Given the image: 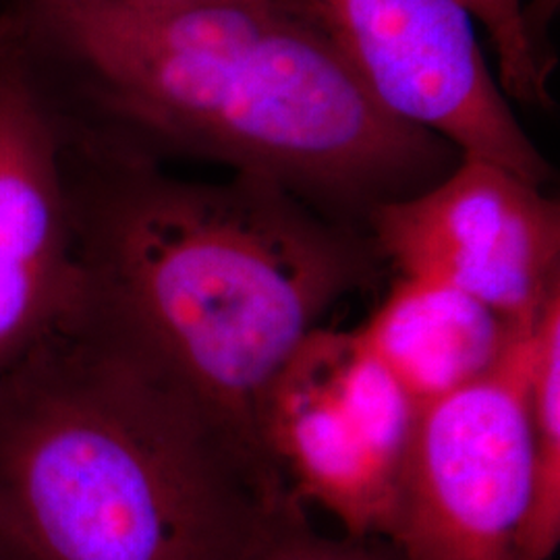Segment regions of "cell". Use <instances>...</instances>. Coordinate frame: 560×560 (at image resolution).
<instances>
[{
	"mask_svg": "<svg viewBox=\"0 0 560 560\" xmlns=\"http://www.w3.org/2000/svg\"><path fill=\"white\" fill-rule=\"evenodd\" d=\"M529 420L534 486L521 560H548L560 541V293L548 301L536 328Z\"/></svg>",
	"mask_w": 560,
	"mask_h": 560,
	"instance_id": "10",
	"label": "cell"
},
{
	"mask_svg": "<svg viewBox=\"0 0 560 560\" xmlns=\"http://www.w3.org/2000/svg\"><path fill=\"white\" fill-rule=\"evenodd\" d=\"M557 4L559 0H525L523 2V25H525L527 40L548 73H552L557 62L552 55V42H550V27L557 13Z\"/></svg>",
	"mask_w": 560,
	"mask_h": 560,
	"instance_id": "13",
	"label": "cell"
},
{
	"mask_svg": "<svg viewBox=\"0 0 560 560\" xmlns=\"http://www.w3.org/2000/svg\"><path fill=\"white\" fill-rule=\"evenodd\" d=\"M365 88L400 120L544 185L550 164L529 140L474 21L455 0H301Z\"/></svg>",
	"mask_w": 560,
	"mask_h": 560,
	"instance_id": "6",
	"label": "cell"
},
{
	"mask_svg": "<svg viewBox=\"0 0 560 560\" xmlns=\"http://www.w3.org/2000/svg\"><path fill=\"white\" fill-rule=\"evenodd\" d=\"M243 560H402L382 538H326L305 517L303 504L291 499L266 523Z\"/></svg>",
	"mask_w": 560,
	"mask_h": 560,
	"instance_id": "12",
	"label": "cell"
},
{
	"mask_svg": "<svg viewBox=\"0 0 560 560\" xmlns=\"http://www.w3.org/2000/svg\"><path fill=\"white\" fill-rule=\"evenodd\" d=\"M2 40H4V32H2V27H0V50H2Z\"/></svg>",
	"mask_w": 560,
	"mask_h": 560,
	"instance_id": "16",
	"label": "cell"
},
{
	"mask_svg": "<svg viewBox=\"0 0 560 560\" xmlns=\"http://www.w3.org/2000/svg\"><path fill=\"white\" fill-rule=\"evenodd\" d=\"M0 560H30L20 548L0 532Z\"/></svg>",
	"mask_w": 560,
	"mask_h": 560,
	"instance_id": "15",
	"label": "cell"
},
{
	"mask_svg": "<svg viewBox=\"0 0 560 560\" xmlns=\"http://www.w3.org/2000/svg\"><path fill=\"white\" fill-rule=\"evenodd\" d=\"M69 198L92 310L272 469L261 400L324 314L368 280L372 245L241 173L194 183L127 161Z\"/></svg>",
	"mask_w": 560,
	"mask_h": 560,
	"instance_id": "2",
	"label": "cell"
},
{
	"mask_svg": "<svg viewBox=\"0 0 560 560\" xmlns=\"http://www.w3.org/2000/svg\"><path fill=\"white\" fill-rule=\"evenodd\" d=\"M486 32L497 80L509 101L550 108V75L536 57L523 25V0H455Z\"/></svg>",
	"mask_w": 560,
	"mask_h": 560,
	"instance_id": "11",
	"label": "cell"
},
{
	"mask_svg": "<svg viewBox=\"0 0 560 560\" xmlns=\"http://www.w3.org/2000/svg\"><path fill=\"white\" fill-rule=\"evenodd\" d=\"M40 2L115 119L335 221H368L460 161L386 110L305 7Z\"/></svg>",
	"mask_w": 560,
	"mask_h": 560,
	"instance_id": "1",
	"label": "cell"
},
{
	"mask_svg": "<svg viewBox=\"0 0 560 560\" xmlns=\"http://www.w3.org/2000/svg\"><path fill=\"white\" fill-rule=\"evenodd\" d=\"M365 222L399 277L451 284L513 324L534 326L560 293L559 201L497 164L460 159Z\"/></svg>",
	"mask_w": 560,
	"mask_h": 560,
	"instance_id": "7",
	"label": "cell"
},
{
	"mask_svg": "<svg viewBox=\"0 0 560 560\" xmlns=\"http://www.w3.org/2000/svg\"><path fill=\"white\" fill-rule=\"evenodd\" d=\"M143 7H175V4H198V2H222V0H119ZM240 2H260V4H282V7H305L301 0H240ZM307 9V7H305ZM310 11V9H307Z\"/></svg>",
	"mask_w": 560,
	"mask_h": 560,
	"instance_id": "14",
	"label": "cell"
},
{
	"mask_svg": "<svg viewBox=\"0 0 560 560\" xmlns=\"http://www.w3.org/2000/svg\"><path fill=\"white\" fill-rule=\"evenodd\" d=\"M536 324H513L439 280L399 277L358 330L423 411L494 372Z\"/></svg>",
	"mask_w": 560,
	"mask_h": 560,
	"instance_id": "9",
	"label": "cell"
},
{
	"mask_svg": "<svg viewBox=\"0 0 560 560\" xmlns=\"http://www.w3.org/2000/svg\"><path fill=\"white\" fill-rule=\"evenodd\" d=\"M420 407L360 330L316 328L282 365L258 413L272 469L351 538L388 540Z\"/></svg>",
	"mask_w": 560,
	"mask_h": 560,
	"instance_id": "4",
	"label": "cell"
},
{
	"mask_svg": "<svg viewBox=\"0 0 560 560\" xmlns=\"http://www.w3.org/2000/svg\"><path fill=\"white\" fill-rule=\"evenodd\" d=\"M88 300L73 208L30 83L0 71V376Z\"/></svg>",
	"mask_w": 560,
	"mask_h": 560,
	"instance_id": "8",
	"label": "cell"
},
{
	"mask_svg": "<svg viewBox=\"0 0 560 560\" xmlns=\"http://www.w3.org/2000/svg\"><path fill=\"white\" fill-rule=\"evenodd\" d=\"M291 499L90 300L0 376V532L30 560H243Z\"/></svg>",
	"mask_w": 560,
	"mask_h": 560,
	"instance_id": "3",
	"label": "cell"
},
{
	"mask_svg": "<svg viewBox=\"0 0 560 560\" xmlns=\"http://www.w3.org/2000/svg\"><path fill=\"white\" fill-rule=\"evenodd\" d=\"M536 328L494 372L421 411L388 538L400 559L521 560Z\"/></svg>",
	"mask_w": 560,
	"mask_h": 560,
	"instance_id": "5",
	"label": "cell"
}]
</instances>
